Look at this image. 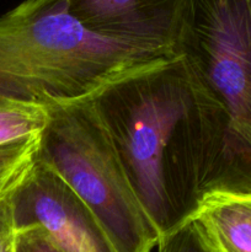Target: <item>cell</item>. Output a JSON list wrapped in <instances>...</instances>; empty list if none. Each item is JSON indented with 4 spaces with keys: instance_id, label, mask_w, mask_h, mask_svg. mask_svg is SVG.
I'll use <instances>...</instances> for the list:
<instances>
[{
    "instance_id": "obj_12",
    "label": "cell",
    "mask_w": 251,
    "mask_h": 252,
    "mask_svg": "<svg viewBox=\"0 0 251 252\" xmlns=\"http://www.w3.org/2000/svg\"><path fill=\"white\" fill-rule=\"evenodd\" d=\"M11 196L0 201V252H12L14 248L16 226L12 212Z\"/></svg>"
},
{
    "instance_id": "obj_11",
    "label": "cell",
    "mask_w": 251,
    "mask_h": 252,
    "mask_svg": "<svg viewBox=\"0 0 251 252\" xmlns=\"http://www.w3.org/2000/svg\"><path fill=\"white\" fill-rule=\"evenodd\" d=\"M12 252H68L39 224L16 226Z\"/></svg>"
},
{
    "instance_id": "obj_1",
    "label": "cell",
    "mask_w": 251,
    "mask_h": 252,
    "mask_svg": "<svg viewBox=\"0 0 251 252\" xmlns=\"http://www.w3.org/2000/svg\"><path fill=\"white\" fill-rule=\"evenodd\" d=\"M95 101L161 238L216 176V144L188 74L176 56L112 84Z\"/></svg>"
},
{
    "instance_id": "obj_7",
    "label": "cell",
    "mask_w": 251,
    "mask_h": 252,
    "mask_svg": "<svg viewBox=\"0 0 251 252\" xmlns=\"http://www.w3.org/2000/svg\"><path fill=\"white\" fill-rule=\"evenodd\" d=\"M185 219L212 252H251V187L208 189Z\"/></svg>"
},
{
    "instance_id": "obj_8",
    "label": "cell",
    "mask_w": 251,
    "mask_h": 252,
    "mask_svg": "<svg viewBox=\"0 0 251 252\" xmlns=\"http://www.w3.org/2000/svg\"><path fill=\"white\" fill-rule=\"evenodd\" d=\"M51 118L48 103L0 93V145L41 137Z\"/></svg>"
},
{
    "instance_id": "obj_10",
    "label": "cell",
    "mask_w": 251,
    "mask_h": 252,
    "mask_svg": "<svg viewBox=\"0 0 251 252\" xmlns=\"http://www.w3.org/2000/svg\"><path fill=\"white\" fill-rule=\"evenodd\" d=\"M157 252H212L192 221L184 219L165 234L157 246Z\"/></svg>"
},
{
    "instance_id": "obj_9",
    "label": "cell",
    "mask_w": 251,
    "mask_h": 252,
    "mask_svg": "<svg viewBox=\"0 0 251 252\" xmlns=\"http://www.w3.org/2000/svg\"><path fill=\"white\" fill-rule=\"evenodd\" d=\"M41 137L0 145V201L17 191L37 161Z\"/></svg>"
},
{
    "instance_id": "obj_4",
    "label": "cell",
    "mask_w": 251,
    "mask_h": 252,
    "mask_svg": "<svg viewBox=\"0 0 251 252\" xmlns=\"http://www.w3.org/2000/svg\"><path fill=\"white\" fill-rule=\"evenodd\" d=\"M38 161L88 207L116 252H152L160 233L140 202L95 97L48 103Z\"/></svg>"
},
{
    "instance_id": "obj_3",
    "label": "cell",
    "mask_w": 251,
    "mask_h": 252,
    "mask_svg": "<svg viewBox=\"0 0 251 252\" xmlns=\"http://www.w3.org/2000/svg\"><path fill=\"white\" fill-rule=\"evenodd\" d=\"M172 46L216 144L212 189L251 187V0H182Z\"/></svg>"
},
{
    "instance_id": "obj_2",
    "label": "cell",
    "mask_w": 251,
    "mask_h": 252,
    "mask_svg": "<svg viewBox=\"0 0 251 252\" xmlns=\"http://www.w3.org/2000/svg\"><path fill=\"white\" fill-rule=\"evenodd\" d=\"M176 56L169 43L91 31L69 11V0H25L0 15V93L12 97L89 100Z\"/></svg>"
},
{
    "instance_id": "obj_6",
    "label": "cell",
    "mask_w": 251,
    "mask_h": 252,
    "mask_svg": "<svg viewBox=\"0 0 251 252\" xmlns=\"http://www.w3.org/2000/svg\"><path fill=\"white\" fill-rule=\"evenodd\" d=\"M182 0H69V11L89 30L172 46Z\"/></svg>"
},
{
    "instance_id": "obj_5",
    "label": "cell",
    "mask_w": 251,
    "mask_h": 252,
    "mask_svg": "<svg viewBox=\"0 0 251 252\" xmlns=\"http://www.w3.org/2000/svg\"><path fill=\"white\" fill-rule=\"evenodd\" d=\"M11 203L15 226L39 224L68 252H116L88 207L38 159Z\"/></svg>"
}]
</instances>
